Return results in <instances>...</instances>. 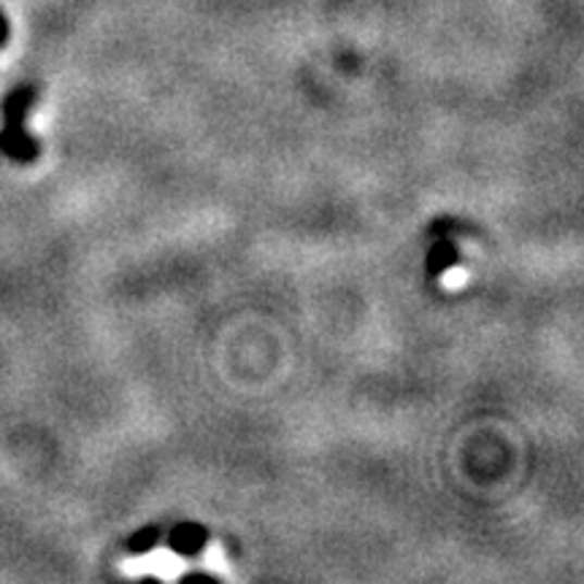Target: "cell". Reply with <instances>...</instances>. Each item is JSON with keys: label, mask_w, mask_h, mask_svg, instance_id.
Returning <instances> with one entry per match:
<instances>
[{"label": "cell", "mask_w": 584, "mask_h": 584, "mask_svg": "<svg viewBox=\"0 0 584 584\" xmlns=\"http://www.w3.org/2000/svg\"><path fill=\"white\" fill-rule=\"evenodd\" d=\"M158 538H160V527L158 525H147V527H141V531H136L131 538H127V549H131V552H136V555H144V552H149V549H152L154 544H158Z\"/></svg>", "instance_id": "obj_4"}, {"label": "cell", "mask_w": 584, "mask_h": 584, "mask_svg": "<svg viewBox=\"0 0 584 584\" xmlns=\"http://www.w3.org/2000/svg\"><path fill=\"white\" fill-rule=\"evenodd\" d=\"M206 542H209V531L203 525H198V522H179V525H174L169 538L171 549L176 555H182V558H192L195 552H200L206 547Z\"/></svg>", "instance_id": "obj_2"}, {"label": "cell", "mask_w": 584, "mask_h": 584, "mask_svg": "<svg viewBox=\"0 0 584 584\" xmlns=\"http://www.w3.org/2000/svg\"><path fill=\"white\" fill-rule=\"evenodd\" d=\"M9 36H11V25H9V16H5V11L0 9V49L9 44Z\"/></svg>", "instance_id": "obj_5"}, {"label": "cell", "mask_w": 584, "mask_h": 584, "mask_svg": "<svg viewBox=\"0 0 584 584\" xmlns=\"http://www.w3.org/2000/svg\"><path fill=\"white\" fill-rule=\"evenodd\" d=\"M455 258H458V252H455V247L449 241H438L436 247L431 249V263H427V276L431 279H436L438 274H442L444 269H449V265L455 263Z\"/></svg>", "instance_id": "obj_3"}, {"label": "cell", "mask_w": 584, "mask_h": 584, "mask_svg": "<svg viewBox=\"0 0 584 584\" xmlns=\"http://www.w3.org/2000/svg\"><path fill=\"white\" fill-rule=\"evenodd\" d=\"M38 87L36 85H16L9 96L0 103V114H3V127H0V154L14 163H33L41 154L36 138L27 133L25 120L30 109L36 105Z\"/></svg>", "instance_id": "obj_1"}]
</instances>
